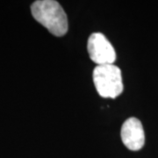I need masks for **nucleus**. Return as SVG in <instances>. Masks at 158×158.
I'll return each mask as SVG.
<instances>
[{"instance_id": "1", "label": "nucleus", "mask_w": 158, "mask_h": 158, "mask_svg": "<svg viewBox=\"0 0 158 158\" xmlns=\"http://www.w3.org/2000/svg\"><path fill=\"white\" fill-rule=\"evenodd\" d=\"M33 17L51 34L62 36L68 31V19L57 1L38 0L31 6Z\"/></svg>"}, {"instance_id": "2", "label": "nucleus", "mask_w": 158, "mask_h": 158, "mask_svg": "<svg viewBox=\"0 0 158 158\" xmlns=\"http://www.w3.org/2000/svg\"><path fill=\"white\" fill-rule=\"evenodd\" d=\"M92 76L97 91L102 98H115L123 91L121 71L117 66L97 65Z\"/></svg>"}, {"instance_id": "4", "label": "nucleus", "mask_w": 158, "mask_h": 158, "mask_svg": "<svg viewBox=\"0 0 158 158\" xmlns=\"http://www.w3.org/2000/svg\"><path fill=\"white\" fill-rule=\"evenodd\" d=\"M120 135L125 146L132 151L140 150L144 146L145 134L138 118H127L122 125Z\"/></svg>"}, {"instance_id": "3", "label": "nucleus", "mask_w": 158, "mask_h": 158, "mask_svg": "<svg viewBox=\"0 0 158 158\" xmlns=\"http://www.w3.org/2000/svg\"><path fill=\"white\" fill-rule=\"evenodd\" d=\"M88 52L90 58L97 65L113 64L116 52L106 37L100 33H94L88 40Z\"/></svg>"}]
</instances>
